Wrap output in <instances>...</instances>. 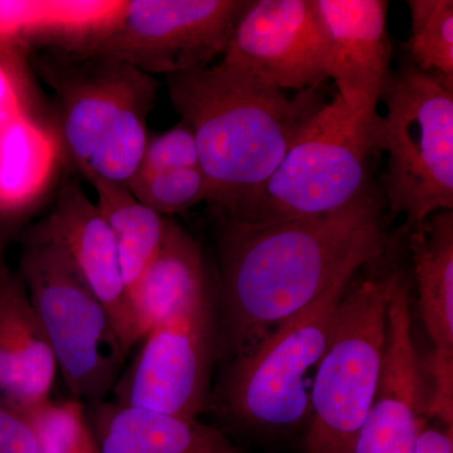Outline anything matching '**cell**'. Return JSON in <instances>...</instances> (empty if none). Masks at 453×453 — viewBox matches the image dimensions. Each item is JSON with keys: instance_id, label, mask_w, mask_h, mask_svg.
Listing matches in <instances>:
<instances>
[{"instance_id": "1", "label": "cell", "mask_w": 453, "mask_h": 453, "mask_svg": "<svg viewBox=\"0 0 453 453\" xmlns=\"http://www.w3.org/2000/svg\"><path fill=\"white\" fill-rule=\"evenodd\" d=\"M372 188L342 210L266 225L216 219L219 359L252 353L270 334L388 249Z\"/></svg>"}, {"instance_id": "2", "label": "cell", "mask_w": 453, "mask_h": 453, "mask_svg": "<svg viewBox=\"0 0 453 453\" xmlns=\"http://www.w3.org/2000/svg\"><path fill=\"white\" fill-rule=\"evenodd\" d=\"M170 101L195 135L214 219H226L273 174L315 113L318 88L288 96L226 62L166 76Z\"/></svg>"}, {"instance_id": "3", "label": "cell", "mask_w": 453, "mask_h": 453, "mask_svg": "<svg viewBox=\"0 0 453 453\" xmlns=\"http://www.w3.org/2000/svg\"><path fill=\"white\" fill-rule=\"evenodd\" d=\"M55 92L59 139L83 178L127 186L144 155L146 120L157 100V77L98 55L53 49L38 58Z\"/></svg>"}, {"instance_id": "4", "label": "cell", "mask_w": 453, "mask_h": 453, "mask_svg": "<svg viewBox=\"0 0 453 453\" xmlns=\"http://www.w3.org/2000/svg\"><path fill=\"white\" fill-rule=\"evenodd\" d=\"M381 258L368 267V275L357 279V273L340 297L310 390L303 453H353L371 411L380 386L395 270H380Z\"/></svg>"}, {"instance_id": "5", "label": "cell", "mask_w": 453, "mask_h": 453, "mask_svg": "<svg viewBox=\"0 0 453 453\" xmlns=\"http://www.w3.org/2000/svg\"><path fill=\"white\" fill-rule=\"evenodd\" d=\"M349 282L334 286L252 353L229 359L211 389L207 411L225 427L256 436L288 437L306 428L308 374L326 349L334 314Z\"/></svg>"}, {"instance_id": "6", "label": "cell", "mask_w": 453, "mask_h": 453, "mask_svg": "<svg viewBox=\"0 0 453 453\" xmlns=\"http://www.w3.org/2000/svg\"><path fill=\"white\" fill-rule=\"evenodd\" d=\"M378 129L366 127L336 95L305 125L267 180L231 216L249 225L323 216L371 190Z\"/></svg>"}, {"instance_id": "7", "label": "cell", "mask_w": 453, "mask_h": 453, "mask_svg": "<svg viewBox=\"0 0 453 453\" xmlns=\"http://www.w3.org/2000/svg\"><path fill=\"white\" fill-rule=\"evenodd\" d=\"M378 148L388 153L384 192L408 231L453 210V80L414 65L390 77Z\"/></svg>"}, {"instance_id": "8", "label": "cell", "mask_w": 453, "mask_h": 453, "mask_svg": "<svg viewBox=\"0 0 453 453\" xmlns=\"http://www.w3.org/2000/svg\"><path fill=\"white\" fill-rule=\"evenodd\" d=\"M246 0H127L57 49L119 59L150 76L211 65L223 56Z\"/></svg>"}, {"instance_id": "9", "label": "cell", "mask_w": 453, "mask_h": 453, "mask_svg": "<svg viewBox=\"0 0 453 453\" xmlns=\"http://www.w3.org/2000/svg\"><path fill=\"white\" fill-rule=\"evenodd\" d=\"M65 387L79 402L105 401L129 354L111 318L55 244L23 237L19 268Z\"/></svg>"}, {"instance_id": "10", "label": "cell", "mask_w": 453, "mask_h": 453, "mask_svg": "<svg viewBox=\"0 0 453 453\" xmlns=\"http://www.w3.org/2000/svg\"><path fill=\"white\" fill-rule=\"evenodd\" d=\"M112 389L115 403L198 418L208 410L219 359L216 285L211 283L142 338Z\"/></svg>"}, {"instance_id": "11", "label": "cell", "mask_w": 453, "mask_h": 453, "mask_svg": "<svg viewBox=\"0 0 453 453\" xmlns=\"http://www.w3.org/2000/svg\"><path fill=\"white\" fill-rule=\"evenodd\" d=\"M326 41L314 0H253L238 19L222 61L281 91L319 88Z\"/></svg>"}, {"instance_id": "12", "label": "cell", "mask_w": 453, "mask_h": 453, "mask_svg": "<svg viewBox=\"0 0 453 453\" xmlns=\"http://www.w3.org/2000/svg\"><path fill=\"white\" fill-rule=\"evenodd\" d=\"M314 5L326 41V79L357 120L378 129L377 107L390 80L388 2L314 0Z\"/></svg>"}, {"instance_id": "13", "label": "cell", "mask_w": 453, "mask_h": 453, "mask_svg": "<svg viewBox=\"0 0 453 453\" xmlns=\"http://www.w3.org/2000/svg\"><path fill=\"white\" fill-rule=\"evenodd\" d=\"M27 234L55 244L111 318L127 354L139 342L118 250L106 220L79 180L67 179L52 211Z\"/></svg>"}, {"instance_id": "14", "label": "cell", "mask_w": 453, "mask_h": 453, "mask_svg": "<svg viewBox=\"0 0 453 453\" xmlns=\"http://www.w3.org/2000/svg\"><path fill=\"white\" fill-rule=\"evenodd\" d=\"M410 288L390 290L380 386L353 453H413L426 418L425 386L412 338Z\"/></svg>"}, {"instance_id": "15", "label": "cell", "mask_w": 453, "mask_h": 453, "mask_svg": "<svg viewBox=\"0 0 453 453\" xmlns=\"http://www.w3.org/2000/svg\"><path fill=\"white\" fill-rule=\"evenodd\" d=\"M58 365L25 282L0 266V404L22 414L50 403Z\"/></svg>"}, {"instance_id": "16", "label": "cell", "mask_w": 453, "mask_h": 453, "mask_svg": "<svg viewBox=\"0 0 453 453\" xmlns=\"http://www.w3.org/2000/svg\"><path fill=\"white\" fill-rule=\"evenodd\" d=\"M98 453H244L222 429L198 418L125 407L83 404Z\"/></svg>"}, {"instance_id": "17", "label": "cell", "mask_w": 453, "mask_h": 453, "mask_svg": "<svg viewBox=\"0 0 453 453\" xmlns=\"http://www.w3.org/2000/svg\"><path fill=\"white\" fill-rule=\"evenodd\" d=\"M211 283L201 246L166 219L159 250L130 297L139 342Z\"/></svg>"}, {"instance_id": "18", "label": "cell", "mask_w": 453, "mask_h": 453, "mask_svg": "<svg viewBox=\"0 0 453 453\" xmlns=\"http://www.w3.org/2000/svg\"><path fill=\"white\" fill-rule=\"evenodd\" d=\"M419 310L432 342L429 359L453 363V213L429 217L410 232Z\"/></svg>"}, {"instance_id": "19", "label": "cell", "mask_w": 453, "mask_h": 453, "mask_svg": "<svg viewBox=\"0 0 453 453\" xmlns=\"http://www.w3.org/2000/svg\"><path fill=\"white\" fill-rule=\"evenodd\" d=\"M57 157L56 139L26 112L0 124V223L3 226L40 198L53 177Z\"/></svg>"}, {"instance_id": "20", "label": "cell", "mask_w": 453, "mask_h": 453, "mask_svg": "<svg viewBox=\"0 0 453 453\" xmlns=\"http://www.w3.org/2000/svg\"><path fill=\"white\" fill-rule=\"evenodd\" d=\"M88 180L96 192L98 211L115 241L130 300L146 267L159 250L168 219L139 202L125 186L96 177H89Z\"/></svg>"}, {"instance_id": "21", "label": "cell", "mask_w": 453, "mask_h": 453, "mask_svg": "<svg viewBox=\"0 0 453 453\" xmlns=\"http://www.w3.org/2000/svg\"><path fill=\"white\" fill-rule=\"evenodd\" d=\"M414 67L453 80L452 0H408Z\"/></svg>"}, {"instance_id": "22", "label": "cell", "mask_w": 453, "mask_h": 453, "mask_svg": "<svg viewBox=\"0 0 453 453\" xmlns=\"http://www.w3.org/2000/svg\"><path fill=\"white\" fill-rule=\"evenodd\" d=\"M127 188L139 202L163 217L183 213L208 198L207 179L201 166L135 175Z\"/></svg>"}, {"instance_id": "23", "label": "cell", "mask_w": 453, "mask_h": 453, "mask_svg": "<svg viewBox=\"0 0 453 453\" xmlns=\"http://www.w3.org/2000/svg\"><path fill=\"white\" fill-rule=\"evenodd\" d=\"M196 166H201V164L195 135L186 122L179 121L172 129L148 139L135 175L144 177Z\"/></svg>"}, {"instance_id": "24", "label": "cell", "mask_w": 453, "mask_h": 453, "mask_svg": "<svg viewBox=\"0 0 453 453\" xmlns=\"http://www.w3.org/2000/svg\"><path fill=\"white\" fill-rule=\"evenodd\" d=\"M64 20L61 2H0V41L44 35Z\"/></svg>"}, {"instance_id": "25", "label": "cell", "mask_w": 453, "mask_h": 453, "mask_svg": "<svg viewBox=\"0 0 453 453\" xmlns=\"http://www.w3.org/2000/svg\"><path fill=\"white\" fill-rule=\"evenodd\" d=\"M0 453H46L35 423L0 404Z\"/></svg>"}, {"instance_id": "26", "label": "cell", "mask_w": 453, "mask_h": 453, "mask_svg": "<svg viewBox=\"0 0 453 453\" xmlns=\"http://www.w3.org/2000/svg\"><path fill=\"white\" fill-rule=\"evenodd\" d=\"M413 453H453V427L441 429L426 423Z\"/></svg>"}, {"instance_id": "27", "label": "cell", "mask_w": 453, "mask_h": 453, "mask_svg": "<svg viewBox=\"0 0 453 453\" xmlns=\"http://www.w3.org/2000/svg\"><path fill=\"white\" fill-rule=\"evenodd\" d=\"M26 112L16 83L11 74L0 64V124Z\"/></svg>"}, {"instance_id": "28", "label": "cell", "mask_w": 453, "mask_h": 453, "mask_svg": "<svg viewBox=\"0 0 453 453\" xmlns=\"http://www.w3.org/2000/svg\"><path fill=\"white\" fill-rule=\"evenodd\" d=\"M61 453H98L86 414L81 421L77 423L67 442L62 447Z\"/></svg>"}, {"instance_id": "29", "label": "cell", "mask_w": 453, "mask_h": 453, "mask_svg": "<svg viewBox=\"0 0 453 453\" xmlns=\"http://www.w3.org/2000/svg\"><path fill=\"white\" fill-rule=\"evenodd\" d=\"M8 232L7 228L0 223V266L5 265L4 252L7 247Z\"/></svg>"}]
</instances>
